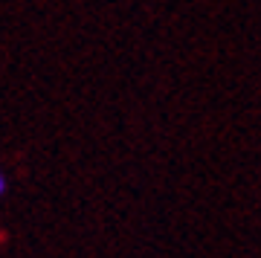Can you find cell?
Returning a JSON list of instances; mask_svg holds the SVG:
<instances>
[{
    "label": "cell",
    "instance_id": "1",
    "mask_svg": "<svg viewBox=\"0 0 261 258\" xmlns=\"http://www.w3.org/2000/svg\"><path fill=\"white\" fill-rule=\"evenodd\" d=\"M3 186H6V183H3V177H0V194H3Z\"/></svg>",
    "mask_w": 261,
    "mask_h": 258
}]
</instances>
